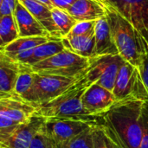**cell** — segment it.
I'll return each mask as SVG.
<instances>
[{"label":"cell","mask_w":148,"mask_h":148,"mask_svg":"<svg viewBox=\"0 0 148 148\" xmlns=\"http://www.w3.org/2000/svg\"><path fill=\"white\" fill-rule=\"evenodd\" d=\"M37 108L15 93L0 94V114L25 123L36 115Z\"/></svg>","instance_id":"10"},{"label":"cell","mask_w":148,"mask_h":148,"mask_svg":"<svg viewBox=\"0 0 148 148\" xmlns=\"http://www.w3.org/2000/svg\"><path fill=\"white\" fill-rule=\"evenodd\" d=\"M90 59L82 57L69 49L32 66L31 69L40 75H50L64 77H79L89 66Z\"/></svg>","instance_id":"4"},{"label":"cell","mask_w":148,"mask_h":148,"mask_svg":"<svg viewBox=\"0 0 148 148\" xmlns=\"http://www.w3.org/2000/svg\"><path fill=\"white\" fill-rule=\"evenodd\" d=\"M19 38L17 24L14 15L0 17V48H3Z\"/></svg>","instance_id":"22"},{"label":"cell","mask_w":148,"mask_h":148,"mask_svg":"<svg viewBox=\"0 0 148 148\" xmlns=\"http://www.w3.org/2000/svg\"><path fill=\"white\" fill-rule=\"evenodd\" d=\"M104 129H105V127H104ZM105 131H106V133H107V134H108V138H109V140H110V142H111V145H112V147L113 148H123L122 147V146L118 142V140L112 135V134H110L106 129H105Z\"/></svg>","instance_id":"33"},{"label":"cell","mask_w":148,"mask_h":148,"mask_svg":"<svg viewBox=\"0 0 148 148\" xmlns=\"http://www.w3.org/2000/svg\"><path fill=\"white\" fill-rule=\"evenodd\" d=\"M29 148H59L58 146L42 131L33 140Z\"/></svg>","instance_id":"29"},{"label":"cell","mask_w":148,"mask_h":148,"mask_svg":"<svg viewBox=\"0 0 148 148\" xmlns=\"http://www.w3.org/2000/svg\"><path fill=\"white\" fill-rule=\"evenodd\" d=\"M95 56L119 55L118 49L113 39L107 16L98 19L95 29ZM94 56V57H95Z\"/></svg>","instance_id":"14"},{"label":"cell","mask_w":148,"mask_h":148,"mask_svg":"<svg viewBox=\"0 0 148 148\" xmlns=\"http://www.w3.org/2000/svg\"><path fill=\"white\" fill-rule=\"evenodd\" d=\"M45 119L37 115L20 125L14 133L0 139V148H29L33 140L42 131Z\"/></svg>","instance_id":"11"},{"label":"cell","mask_w":148,"mask_h":148,"mask_svg":"<svg viewBox=\"0 0 148 148\" xmlns=\"http://www.w3.org/2000/svg\"><path fill=\"white\" fill-rule=\"evenodd\" d=\"M138 37H139V41L140 42L141 48H142L140 64L138 69L140 72L142 81L144 82V85L147 88L148 94V43L143 38L140 36Z\"/></svg>","instance_id":"25"},{"label":"cell","mask_w":148,"mask_h":148,"mask_svg":"<svg viewBox=\"0 0 148 148\" xmlns=\"http://www.w3.org/2000/svg\"><path fill=\"white\" fill-rule=\"evenodd\" d=\"M34 82L35 72L29 66L21 63V71L17 77L13 93L25 100L32 90Z\"/></svg>","instance_id":"21"},{"label":"cell","mask_w":148,"mask_h":148,"mask_svg":"<svg viewBox=\"0 0 148 148\" xmlns=\"http://www.w3.org/2000/svg\"><path fill=\"white\" fill-rule=\"evenodd\" d=\"M91 85L83 72L75 83L60 96L46 104L37 106L36 115L44 119L101 120V117L92 116L82 106V96Z\"/></svg>","instance_id":"2"},{"label":"cell","mask_w":148,"mask_h":148,"mask_svg":"<svg viewBox=\"0 0 148 148\" xmlns=\"http://www.w3.org/2000/svg\"><path fill=\"white\" fill-rule=\"evenodd\" d=\"M47 29L54 39H62L51 15V10L37 0H18Z\"/></svg>","instance_id":"16"},{"label":"cell","mask_w":148,"mask_h":148,"mask_svg":"<svg viewBox=\"0 0 148 148\" xmlns=\"http://www.w3.org/2000/svg\"><path fill=\"white\" fill-rule=\"evenodd\" d=\"M143 121V132L140 148H148V101H145L142 113Z\"/></svg>","instance_id":"30"},{"label":"cell","mask_w":148,"mask_h":148,"mask_svg":"<svg viewBox=\"0 0 148 148\" xmlns=\"http://www.w3.org/2000/svg\"><path fill=\"white\" fill-rule=\"evenodd\" d=\"M51 15L54 23L62 38L66 37L69 34L71 29L77 23V21L66 10L54 7L51 10Z\"/></svg>","instance_id":"23"},{"label":"cell","mask_w":148,"mask_h":148,"mask_svg":"<svg viewBox=\"0 0 148 148\" xmlns=\"http://www.w3.org/2000/svg\"><path fill=\"white\" fill-rule=\"evenodd\" d=\"M65 48L82 57L93 58L95 49V36H69L62 38Z\"/></svg>","instance_id":"18"},{"label":"cell","mask_w":148,"mask_h":148,"mask_svg":"<svg viewBox=\"0 0 148 148\" xmlns=\"http://www.w3.org/2000/svg\"><path fill=\"white\" fill-rule=\"evenodd\" d=\"M96 21L77 22L69 35V36H90V35H94Z\"/></svg>","instance_id":"27"},{"label":"cell","mask_w":148,"mask_h":148,"mask_svg":"<svg viewBox=\"0 0 148 148\" xmlns=\"http://www.w3.org/2000/svg\"><path fill=\"white\" fill-rule=\"evenodd\" d=\"M125 60L120 55H108L90 58L89 66L84 71L85 78L113 92L115 81Z\"/></svg>","instance_id":"6"},{"label":"cell","mask_w":148,"mask_h":148,"mask_svg":"<svg viewBox=\"0 0 148 148\" xmlns=\"http://www.w3.org/2000/svg\"><path fill=\"white\" fill-rule=\"evenodd\" d=\"M96 126V125H95ZM95 126L87 129L69 142L58 147L59 148H95L94 129Z\"/></svg>","instance_id":"24"},{"label":"cell","mask_w":148,"mask_h":148,"mask_svg":"<svg viewBox=\"0 0 148 148\" xmlns=\"http://www.w3.org/2000/svg\"><path fill=\"white\" fill-rule=\"evenodd\" d=\"M18 0H0V17L13 15Z\"/></svg>","instance_id":"31"},{"label":"cell","mask_w":148,"mask_h":148,"mask_svg":"<svg viewBox=\"0 0 148 148\" xmlns=\"http://www.w3.org/2000/svg\"><path fill=\"white\" fill-rule=\"evenodd\" d=\"M144 103L135 98L116 101L101 116V125L123 148H140Z\"/></svg>","instance_id":"1"},{"label":"cell","mask_w":148,"mask_h":148,"mask_svg":"<svg viewBox=\"0 0 148 148\" xmlns=\"http://www.w3.org/2000/svg\"><path fill=\"white\" fill-rule=\"evenodd\" d=\"M66 10L77 22L96 21L107 16V10L95 0H77Z\"/></svg>","instance_id":"17"},{"label":"cell","mask_w":148,"mask_h":148,"mask_svg":"<svg viewBox=\"0 0 148 148\" xmlns=\"http://www.w3.org/2000/svg\"><path fill=\"white\" fill-rule=\"evenodd\" d=\"M99 4H100V3H99Z\"/></svg>","instance_id":"35"},{"label":"cell","mask_w":148,"mask_h":148,"mask_svg":"<svg viewBox=\"0 0 148 148\" xmlns=\"http://www.w3.org/2000/svg\"><path fill=\"white\" fill-rule=\"evenodd\" d=\"M148 43V0H110Z\"/></svg>","instance_id":"9"},{"label":"cell","mask_w":148,"mask_h":148,"mask_svg":"<svg viewBox=\"0 0 148 148\" xmlns=\"http://www.w3.org/2000/svg\"><path fill=\"white\" fill-rule=\"evenodd\" d=\"M50 1L55 7L62 9V10H68L77 0H50Z\"/></svg>","instance_id":"32"},{"label":"cell","mask_w":148,"mask_h":148,"mask_svg":"<svg viewBox=\"0 0 148 148\" xmlns=\"http://www.w3.org/2000/svg\"><path fill=\"white\" fill-rule=\"evenodd\" d=\"M50 40H56L53 38L46 36H27V37H19L16 40L13 41L10 44L6 45L3 48H1L0 52L5 54L6 56L12 57L19 53L33 49L38 47L41 44H43Z\"/></svg>","instance_id":"19"},{"label":"cell","mask_w":148,"mask_h":148,"mask_svg":"<svg viewBox=\"0 0 148 148\" xmlns=\"http://www.w3.org/2000/svg\"><path fill=\"white\" fill-rule=\"evenodd\" d=\"M64 49H66V48L62 39L50 40L34 49L32 56L24 64L32 66L63 51Z\"/></svg>","instance_id":"20"},{"label":"cell","mask_w":148,"mask_h":148,"mask_svg":"<svg viewBox=\"0 0 148 148\" xmlns=\"http://www.w3.org/2000/svg\"><path fill=\"white\" fill-rule=\"evenodd\" d=\"M13 15L17 24L19 37L46 36L53 38L42 24L19 2Z\"/></svg>","instance_id":"13"},{"label":"cell","mask_w":148,"mask_h":148,"mask_svg":"<svg viewBox=\"0 0 148 148\" xmlns=\"http://www.w3.org/2000/svg\"><path fill=\"white\" fill-rule=\"evenodd\" d=\"M79 77H64L35 73L32 90L25 100L36 107L46 104L68 90Z\"/></svg>","instance_id":"5"},{"label":"cell","mask_w":148,"mask_h":148,"mask_svg":"<svg viewBox=\"0 0 148 148\" xmlns=\"http://www.w3.org/2000/svg\"><path fill=\"white\" fill-rule=\"evenodd\" d=\"M94 146L95 148H113L110 140L101 124L96 125L94 129Z\"/></svg>","instance_id":"26"},{"label":"cell","mask_w":148,"mask_h":148,"mask_svg":"<svg viewBox=\"0 0 148 148\" xmlns=\"http://www.w3.org/2000/svg\"><path fill=\"white\" fill-rule=\"evenodd\" d=\"M82 106L94 117H101L115 103L116 99L112 91L97 83L92 84L82 96Z\"/></svg>","instance_id":"12"},{"label":"cell","mask_w":148,"mask_h":148,"mask_svg":"<svg viewBox=\"0 0 148 148\" xmlns=\"http://www.w3.org/2000/svg\"><path fill=\"white\" fill-rule=\"evenodd\" d=\"M20 125H22V123L16 122L7 116L0 114V139L10 136Z\"/></svg>","instance_id":"28"},{"label":"cell","mask_w":148,"mask_h":148,"mask_svg":"<svg viewBox=\"0 0 148 148\" xmlns=\"http://www.w3.org/2000/svg\"><path fill=\"white\" fill-rule=\"evenodd\" d=\"M107 17L119 55L126 62L139 68L142 48L134 25L115 5L107 11Z\"/></svg>","instance_id":"3"},{"label":"cell","mask_w":148,"mask_h":148,"mask_svg":"<svg viewBox=\"0 0 148 148\" xmlns=\"http://www.w3.org/2000/svg\"><path fill=\"white\" fill-rule=\"evenodd\" d=\"M98 124L101 120L45 119L42 132L60 147Z\"/></svg>","instance_id":"7"},{"label":"cell","mask_w":148,"mask_h":148,"mask_svg":"<svg viewBox=\"0 0 148 148\" xmlns=\"http://www.w3.org/2000/svg\"><path fill=\"white\" fill-rule=\"evenodd\" d=\"M21 63L0 52V94L13 93Z\"/></svg>","instance_id":"15"},{"label":"cell","mask_w":148,"mask_h":148,"mask_svg":"<svg viewBox=\"0 0 148 148\" xmlns=\"http://www.w3.org/2000/svg\"><path fill=\"white\" fill-rule=\"evenodd\" d=\"M113 94L117 101L132 98L148 101L147 91L137 67L125 62L117 75Z\"/></svg>","instance_id":"8"},{"label":"cell","mask_w":148,"mask_h":148,"mask_svg":"<svg viewBox=\"0 0 148 148\" xmlns=\"http://www.w3.org/2000/svg\"><path fill=\"white\" fill-rule=\"evenodd\" d=\"M37 1H39V2H41L42 3H43L44 5H46L48 8H49L50 10H52L55 6L53 5V3H51V1L50 0H37Z\"/></svg>","instance_id":"34"}]
</instances>
